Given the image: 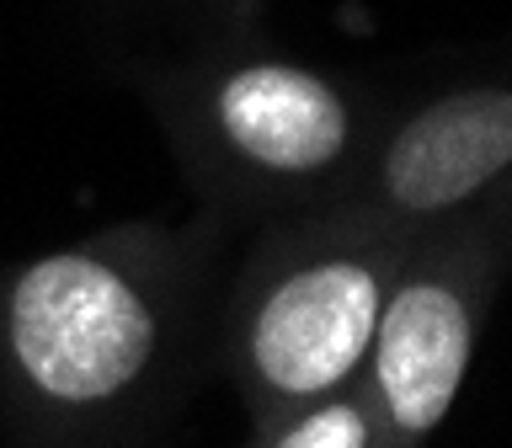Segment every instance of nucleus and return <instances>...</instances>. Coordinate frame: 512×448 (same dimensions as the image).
I'll use <instances>...</instances> for the list:
<instances>
[{
  "label": "nucleus",
  "mask_w": 512,
  "mask_h": 448,
  "mask_svg": "<svg viewBox=\"0 0 512 448\" xmlns=\"http://www.w3.org/2000/svg\"><path fill=\"white\" fill-rule=\"evenodd\" d=\"M198 256L112 230L0 272V406L27 448H118L187 358Z\"/></svg>",
  "instance_id": "nucleus-1"
},
{
  "label": "nucleus",
  "mask_w": 512,
  "mask_h": 448,
  "mask_svg": "<svg viewBox=\"0 0 512 448\" xmlns=\"http://www.w3.org/2000/svg\"><path fill=\"white\" fill-rule=\"evenodd\" d=\"M390 299V267L379 251H315L278 267L235 320V363L251 406L288 416L368 368L379 310Z\"/></svg>",
  "instance_id": "nucleus-2"
},
{
  "label": "nucleus",
  "mask_w": 512,
  "mask_h": 448,
  "mask_svg": "<svg viewBox=\"0 0 512 448\" xmlns=\"http://www.w3.org/2000/svg\"><path fill=\"white\" fill-rule=\"evenodd\" d=\"M480 304L475 278L459 267L411 272L390 288L368 347V416L374 448H416L454 411L475 352Z\"/></svg>",
  "instance_id": "nucleus-3"
},
{
  "label": "nucleus",
  "mask_w": 512,
  "mask_h": 448,
  "mask_svg": "<svg viewBox=\"0 0 512 448\" xmlns=\"http://www.w3.org/2000/svg\"><path fill=\"white\" fill-rule=\"evenodd\" d=\"M219 150L262 176H310L347 150V107L294 64H240L208 96Z\"/></svg>",
  "instance_id": "nucleus-4"
},
{
  "label": "nucleus",
  "mask_w": 512,
  "mask_h": 448,
  "mask_svg": "<svg viewBox=\"0 0 512 448\" xmlns=\"http://www.w3.org/2000/svg\"><path fill=\"white\" fill-rule=\"evenodd\" d=\"M512 166V91L432 102L384 150L379 187L400 214H443Z\"/></svg>",
  "instance_id": "nucleus-5"
},
{
  "label": "nucleus",
  "mask_w": 512,
  "mask_h": 448,
  "mask_svg": "<svg viewBox=\"0 0 512 448\" xmlns=\"http://www.w3.org/2000/svg\"><path fill=\"white\" fill-rule=\"evenodd\" d=\"M267 448H374V416L368 395L336 390L304 411H288L283 432Z\"/></svg>",
  "instance_id": "nucleus-6"
}]
</instances>
